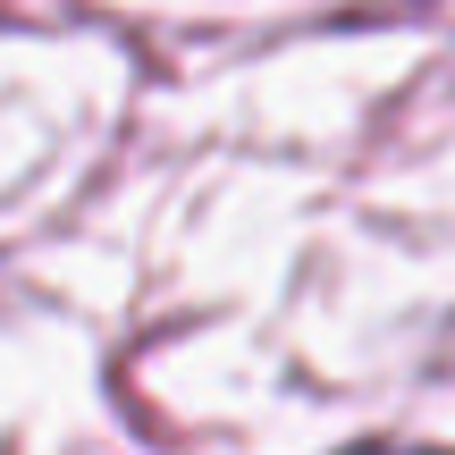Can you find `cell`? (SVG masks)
Instances as JSON below:
<instances>
[{
	"label": "cell",
	"mask_w": 455,
	"mask_h": 455,
	"mask_svg": "<svg viewBox=\"0 0 455 455\" xmlns=\"http://www.w3.org/2000/svg\"><path fill=\"white\" fill-rule=\"evenodd\" d=\"M338 455H455V447H413V439H355Z\"/></svg>",
	"instance_id": "1"
}]
</instances>
